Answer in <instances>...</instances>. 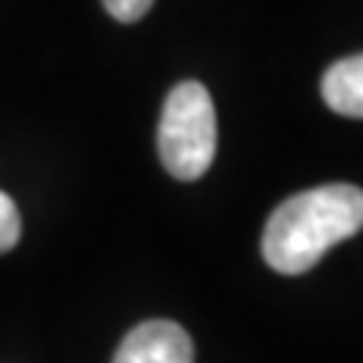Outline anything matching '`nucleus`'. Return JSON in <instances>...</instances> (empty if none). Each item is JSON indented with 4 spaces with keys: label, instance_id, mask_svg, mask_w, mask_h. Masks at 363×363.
I'll list each match as a JSON object with an SVG mask.
<instances>
[{
    "label": "nucleus",
    "instance_id": "f257e3e1",
    "mask_svg": "<svg viewBox=\"0 0 363 363\" xmlns=\"http://www.w3.org/2000/svg\"><path fill=\"white\" fill-rule=\"evenodd\" d=\"M363 224V194L354 185H321L294 194L269 215L264 260L281 276L309 272L333 245L351 240Z\"/></svg>",
    "mask_w": 363,
    "mask_h": 363
},
{
    "label": "nucleus",
    "instance_id": "f03ea898",
    "mask_svg": "<svg viewBox=\"0 0 363 363\" xmlns=\"http://www.w3.org/2000/svg\"><path fill=\"white\" fill-rule=\"evenodd\" d=\"M218 124L209 91L200 82H179L167 94L157 128V152L167 173L182 182H194L212 167Z\"/></svg>",
    "mask_w": 363,
    "mask_h": 363
},
{
    "label": "nucleus",
    "instance_id": "7ed1b4c3",
    "mask_svg": "<svg viewBox=\"0 0 363 363\" xmlns=\"http://www.w3.org/2000/svg\"><path fill=\"white\" fill-rule=\"evenodd\" d=\"M112 363H194V345L176 321H145L121 339Z\"/></svg>",
    "mask_w": 363,
    "mask_h": 363
},
{
    "label": "nucleus",
    "instance_id": "20e7f679",
    "mask_svg": "<svg viewBox=\"0 0 363 363\" xmlns=\"http://www.w3.org/2000/svg\"><path fill=\"white\" fill-rule=\"evenodd\" d=\"M321 97L333 112L345 118L363 116V58L351 55V58L336 61L321 79Z\"/></svg>",
    "mask_w": 363,
    "mask_h": 363
},
{
    "label": "nucleus",
    "instance_id": "39448f33",
    "mask_svg": "<svg viewBox=\"0 0 363 363\" xmlns=\"http://www.w3.org/2000/svg\"><path fill=\"white\" fill-rule=\"evenodd\" d=\"M21 236V221H18V209L13 197H6L4 191H0V255L9 252V248H16Z\"/></svg>",
    "mask_w": 363,
    "mask_h": 363
},
{
    "label": "nucleus",
    "instance_id": "423d86ee",
    "mask_svg": "<svg viewBox=\"0 0 363 363\" xmlns=\"http://www.w3.org/2000/svg\"><path fill=\"white\" fill-rule=\"evenodd\" d=\"M152 4H155V0H104L106 13L116 18V21H124V25H133V21H140L152 9Z\"/></svg>",
    "mask_w": 363,
    "mask_h": 363
}]
</instances>
